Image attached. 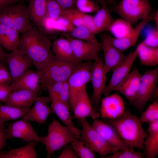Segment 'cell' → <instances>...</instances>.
Listing matches in <instances>:
<instances>
[{"label":"cell","mask_w":158,"mask_h":158,"mask_svg":"<svg viewBox=\"0 0 158 158\" xmlns=\"http://www.w3.org/2000/svg\"><path fill=\"white\" fill-rule=\"evenodd\" d=\"M11 92L10 84H0V102H3Z\"/></svg>","instance_id":"cell-47"},{"label":"cell","mask_w":158,"mask_h":158,"mask_svg":"<svg viewBox=\"0 0 158 158\" xmlns=\"http://www.w3.org/2000/svg\"><path fill=\"white\" fill-rule=\"evenodd\" d=\"M39 142L34 140L26 145L12 149L6 152H0V158H35L37 155L35 147Z\"/></svg>","instance_id":"cell-30"},{"label":"cell","mask_w":158,"mask_h":158,"mask_svg":"<svg viewBox=\"0 0 158 158\" xmlns=\"http://www.w3.org/2000/svg\"><path fill=\"white\" fill-rule=\"evenodd\" d=\"M147 0H121L113 11L131 24L147 17L152 11Z\"/></svg>","instance_id":"cell-6"},{"label":"cell","mask_w":158,"mask_h":158,"mask_svg":"<svg viewBox=\"0 0 158 158\" xmlns=\"http://www.w3.org/2000/svg\"><path fill=\"white\" fill-rule=\"evenodd\" d=\"M78 64L60 60L53 54L36 67L41 85L46 88L54 82L67 80Z\"/></svg>","instance_id":"cell-3"},{"label":"cell","mask_w":158,"mask_h":158,"mask_svg":"<svg viewBox=\"0 0 158 158\" xmlns=\"http://www.w3.org/2000/svg\"><path fill=\"white\" fill-rule=\"evenodd\" d=\"M152 19V17L148 16L141 21L134 28L127 36L122 38H117L108 35L111 44L120 51L123 52L126 49L133 47L136 43L143 29Z\"/></svg>","instance_id":"cell-20"},{"label":"cell","mask_w":158,"mask_h":158,"mask_svg":"<svg viewBox=\"0 0 158 158\" xmlns=\"http://www.w3.org/2000/svg\"><path fill=\"white\" fill-rule=\"evenodd\" d=\"M102 158H142L143 157V153L140 150L135 151L121 150L109 155L100 157Z\"/></svg>","instance_id":"cell-40"},{"label":"cell","mask_w":158,"mask_h":158,"mask_svg":"<svg viewBox=\"0 0 158 158\" xmlns=\"http://www.w3.org/2000/svg\"><path fill=\"white\" fill-rule=\"evenodd\" d=\"M92 126L112 146L119 150H134L128 146L121 138L116 130L110 126L97 119L94 120Z\"/></svg>","instance_id":"cell-17"},{"label":"cell","mask_w":158,"mask_h":158,"mask_svg":"<svg viewBox=\"0 0 158 158\" xmlns=\"http://www.w3.org/2000/svg\"><path fill=\"white\" fill-rule=\"evenodd\" d=\"M17 30L4 25L0 24V44L8 51L17 48L20 36Z\"/></svg>","instance_id":"cell-28"},{"label":"cell","mask_w":158,"mask_h":158,"mask_svg":"<svg viewBox=\"0 0 158 158\" xmlns=\"http://www.w3.org/2000/svg\"><path fill=\"white\" fill-rule=\"evenodd\" d=\"M5 133L7 139L16 138L28 142L34 140L40 142V137L26 119L21 118L9 123L6 127Z\"/></svg>","instance_id":"cell-13"},{"label":"cell","mask_w":158,"mask_h":158,"mask_svg":"<svg viewBox=\"0 0 158 158\" xmlns=\"http://www.w3.org/2000/svg\"><path fill=\"white\" fill-rule=\"evenodd\" d=\"M30 109L3 104L0 102V120L5 122L22 118Z\"/></svg>","instance_id":"cell-33"},{"label":"cell","mask_w":158,"mask_h":158,"mask_svg":"<svg viewBox=\"0 0 158 158\" xmlns=\"http://www.w3.org/2000/svg\"><path fill=\"white\" fill-rule=\"evenodd\" d=\"M75 4L77 9L82 13H96L100 7L90 0H76Z\"/></svg>","instance_id":"cell-39"},{"label":"cell","mask_w":158,"mask_h":158,"mask_svg":"<svg viewBox=\"0 0 158 158\" xmlns=\"http://www.w3.org/2000/svg\"><path fill=\"white\" fill-rule=\"evenodd\" d=\"M58 31L64 33L70 31L75 27L68 20L62 17H60L56 20Z\"/></svg>","instance_id":"cell-44"},{"label":"cell","mask_w":158,"mask_h":158,"mask_svg":"<svg viewBox=\"0 0 158 158\" xmlns=\"http://www.w3.org/2000/svg\"><path fill=\"white\" fill-rule=\"evenodd\" d=\"M6 64L13 82L34 65L31 59L17 48L6 54Z\"/></svg>","instance_id":"cell-12"},{"label":"cell","mask_w":158,"mask_h":158,"mask_svg":"<svg viewBox=\"0 0 158 158\" xmlns=\"http://www.w3.org/2000/svg\"><path fill=\"white\" fill-rule=\"evenodd\" d=\"M137 48V57H138L141 64L150 66L158 64V47H149L142 42Z\"/></svg>","instance_id":"cell-31"},{"label":"cell","mask_w":158,"mask_h":158,"mask_svg":"<svg viewBox=\"0 0 158 158\" xmlns=\"http://www.w3.org/2000/svg\"><path fill=\"white\" fill-rule=\"evenodd\" d=\"M158 100V86H156L152 95L150 100H153V101H157Z\"/></svg>","instance_id":"cell-53"},{"label":"cell","mask_w":158,"mask_h":158,"mask_svg":"<svg viewBox=\"0 0 158 158\" xmlns=\"http://www.w3.org/2000/svg\"><path fill=\"white\" fill-rule=\"evenodd\" d=\"M97 0V1H98V0Z\"/></svg>","instance_id":"cell-56"},{"label":"cell","mask_w":158,"mask_h":158,"mask_svg":"<svg viewBox=\"0 0 158 158\" xmlns=\"http://www.w3.org/2000/svg\"><path fill=\"white\" fill-rule=\"evenodd\" d=\"M51 45L49 39L40 29L33 26L21 33L17 48L31 59L36 68L53 54L50 49Z\"/></svg>","instance_id":"cell-2"},{"label":"cell","mask_w":158,"mask_h":158,"mask_svg":"<svg viewBox=\"0 0 158 158\" xmlns=\"http://www.w3.org/2000/svg\"><path fill=\"white\" fill-rule=\"evenodd\" d=\"M152 19L154 20L156 26V29H158V10L157 9L154 13L152 16Z\"/></svg>","instance_id":"cell-54"},{"label":"cell","mask_w":158,"mask_h":158,"mask_svg":"<svg viewBox=\"0 0 158 158\" xmlns=\"http://www.w3.org/2000/svg\"><path fill=\"white\" fill-rule=\"evenodd\" d=\"M93 107L87 92L84 87L78 95L75 105L72 109L74 115L78 120L90 117L93 120L100 116L99 112Z\"/></svg>","instance_id":"cell-16"},{"label":"cell","mask_w":158,"mask_h":158,"mask_svg":"<svg viewBox=\"0 0 158 158\" xmlns=\"http://www.w3.org/2000/svg\"><path fill=\"white\" fill-rule=\"evenodd\" d=\"M106 75L103 70V62L99 57L92 63L90 80L93 88V93L90 100L93 107L99 110L102 97L106 86Z\"/></svg>","instance_id":"cell-9"},{"label":"cell","mask_w":158,"mask_h":158,"mask_svg":"<svg viewBox=\"0 0 158 158\" xmlns=\"http://www.w3.org/2000/svg\"><path fill=\"white\" fill-rule=\"evenodd\" d=\"M142 42L147 46L158 47V29H152L148 31Z\"/></svg>","instance_id":"cell-41"},{"label":"cell","mask_w":158,"mask_h":158,"mask_svg":"<svg viewBox=\"0 0 158 158\" xmlns=\"http://www.w3.org/2000/svg\"><path fill=\"white\" fill-rule=\"evenodd\" d=\"M51 46L53 53L58 59L76 64L82 62L75 58L71 44L66 38L57 39L53 42Z\"/></svg>","instance_id":"cell-24"},{"label":"cell","mask_w":158,"mask_h":158,"mask_svg":"<svg viewBox=\"0 0 158 158\" xmlns=\"http://www.w3.org/2000/svg\"><path fill=\"white\" fill-rule=\"evenodd\" d=\"M38 93L30 90L21 89L11 91L4 101L6 105L30 109L35 103Z\"/></svg>","instance_id":"cell-22"},{"label":"cell","mask_w":158,"mask_h":158,"mask_svg":"<svg viewBox=\"0 0 158 158\" xmlns=\"http://www.w3.org/2000/svg\"><path fill=\"white\" fill-rule=\"evenodd\" d=\"M76 139L70 128L54 119L48 126L47 135L40 137V142L45 145L46 157L49 158L55 152L70 144Z\"/></svg>","instance_id":"cell-4"},{"label":"cell","mask_w":158,"mask_h":158,"mask_svg":"<svg viewBox=\"0 0 158 158\" xmlns=\"http://www.w3.org/2000/svg\"><path fill=\"white\" fill-rule=\"evenodd\" d=\"M137 47L133 52L129 54L127 57L113 71L109 84L106 86L103 93L105 96L109 95L111 92L114 91L116 87L129 73L137 57Z\"/></svg>","instance_id":"cell-15"},{"label":"cell","mask_w":158,"mask_h":158,"mask_svg":"<svg viewBox=\"0 0 158 158\" xmlns=\"http://www.w3.org/2000/svg\"><path fill=\"white\" fill-rule=\"evenodd\" d=\"M99 110L102 118L112 119L121 116L126 110L123 100L117 93L106 96L101 99Z\"/></svg>","instance_id":"cell-14"},{"label":"cell","mask_w":158,"mask_h":158,"mask_svg":"<svg viewBox=\"0 0 158 158\" xmlns=\"http://www.w3.org/2000/svg\"><path fill=\"white\" fill-rule=\"evenodd\" d=\"M63 9L74 8L76 0H55Z\"/></svg>","instance_id":"cell-50"},{"label":"cell","mask_w":158,"mask_h":158,"mask_svg":"<svg viewBox=\"0 0 158 158\" xmlns=\"http://www.w3.org/2000/svg\"><path fill=\"white\" fill-rule=\"evenodd\" d=\"M50 102L49 97L37 96L33 107L21 118L36 122L39 126L45 123L49 116L53 112L48 105Z\"/></svg>","instance_id":"cell-19"},{"label":"cell","mask_w":158,"mask_h":158,"mask_svg":"<svg viewBox=\"0 0 158 158\" xmlns=\"http://www.w3.org/2000/svg\"><path fill=\"white\" fill-rule=\"evenodd\" d=\"M6 54L0 44V62L6 65Z\"/></svg>","instance_id":"cell-52"},{"label":"cell","mask_w":158,"mask_h":158,"mask_svg":"<svg viewBox=\"0 0 158 158\" xmlns=\"http://www.w3.org/2000/svg\"><path fill=\"white\" fill-rule=\"evenodd\" d=\"M115 0H107L106 1V3L107 4H108L111 3Z\"/></svg>","instance_id":"cell-55"},{"label":"cell","mask_w":158,"mask_h":158,"mask_svg":"<svg viewBox=\"0 0 158 158\" xmlns=\"http://www.w3.org/2000/svg\"><path fill=\"white\" fill-rule=\"evenodd\" d=\"M82 125L80 140L84 142L94 152L101 157L113 154L119 150L109 144L86 120H78Z\"/></svg>","instance_id":"cell-7"},{"label":"cell","mask_w":158,"mask_h":158,"mask_svg":"<svg viewBox=\"0 0 158 158\" xmlns=\"http://www.w3.org/2000/svg\"><path fill=\"white\" fill-rule=\"evenodd\" d=\"M20 0H0V10L7 6L16 4Z\"/></svg>","instance_id":"cell-51"},{"label":"cell","mask_w":158,"mask_h":158,"mask_svg":"<svg viewBox=\"0 0 158 158\" xmlns=\"http://www.w3.org/2000/svg\"><path fill=\"white\" fill-rule=\"evenodd\" d=\"M6 128L5 122L0 120V151L4 147L6 143Z\"/></svg>","instance_id":"cell-49"},{"label":"cell","mask_w":158,"mask_h":158,"mask_svg":"<svg viewBox=\"0 0 158 158\" xmlns=\"http://www.w3.org/2000/svg\"><path fill=\"white\" fill-rule=\"evenodd\" d=\"M92 60L81 62L78 64L67 81L70 89L69 102L72 110L79 92L91 79Z\"/></svg>","instance_id":"cell-8"},{"label":"cell","mask_w":158,"mask_h":158,"mask_svg":"<svg viewBox=\"0 0 158 158\" xmlns=\"http://www.w3.org/2000/svg\"><path fill=\"white\" fill-rule=\"evenodd\" d=\"M157 84L141 80L136 98L135 101L130 104L140 114L143 111L147 102L150 100Z\"/></svg>","instance_id":"cell-27"},{"label":"cell","mask_w":158,"mask_h":158,"mask_svg":"<svg viewBox=\"0 0 158 158\" xmlns=\"http://www.w3.org/2000/svg\"><path fill=\"white\" fill-rule=\"evenodd\" d=\"M73 150L78 158H94L95 152L84 142L76 139L71 144Z\"/></svg>","instance_id":"cell-36"},{"label":"cell","mask_w":158,"mask_h":158,"mask_svg":"<svg viewBox=\"0 0 158 158\" xmlns=\"http://www.w3.org/2000/svg\"><path fill=\"white\" fill-rule=\"evenodd\" d=\"M49 97L51 99V108L52 112L57 116L65 126L71 130L77 138L79 139L81 130L76 127L73 123L70 114L71 109L57 98Z\"/></svg>","instance_id":"cell-21"},{"label":"cell","mask_w":158,"mask_h":158,"mask_svg":"<svg viewBox=\"0 0 158 158\" xmlns=\"http://www.w3.org/2000/svg\"><path fill=\"white\" fill-rule=\"evenodd\" d=\"M104 119L102 121L111 126L129 147L138 150H144L143 142L148 135L139 118L128 108L117 118Z\"/></svg>","instance_id":"cell-1"},{"label":"cell","mask_w":158,"mask_h":158,"mask_svg":"<svg viewBox=\"0 0 158 158\" xmlns=\"http://www.w3.org/2000/svg\"><path fill=\"white\" fill-rule=\"evenodd\" d=\"M83 26L89 29L94 34L97 33L94 23L93 17L92 16L85 14Z\"/></svg>","instance_id":"cell-48"},{"label":"cell","mask_w":158,"mask_h":158,"mask_svg":"<svg viewBox=\"0 0 158 158\" xmlns=\"http://www.w3.org/2000/svg\"><path fill=\"white\" fill-rule=\"evenodd\" d=\"M27 7L21 2L5 7L0 10V24L23 33L33 26L27 12Z\"/></svg>","instance_id":"cell-5"},{"label":"cell","mask_w":158,"mask_h":158,"mask_svg":"<svg viewBox=\"0 0 158 158\" xmlns=\"http://www.w3.org/2000/svg\"><path fill=\"white\" fill-rule=\"evenodd\" d=\"M107 0H98L101 7L93 17L94 23L97 33L105 31L108 26L114 20L107 7Z\"/></svg>","instance_id":"cell-29"},{"label":"cell","mask_w":158,"mask_h":158,"mask_svg":"<svg viewBox=\"0 0 158 158\" xmlns=\"http://www.w3.org/2000/svg\"><path fill=\"white\" fill-rule=\"evenodd\" d=\"M64 35L70 43L77 60L82 62L95 61L99 59L102 49L100 43H93L75 38L65 34Z\"/></svg>","instance_id":"cell-10"},{"label":"cell","mask_w":158,"mask_h":158,"mask_svg":"<svg viewBox=\"0 0 158 158\" xmlns=\"http://www.w3.org/2000/svg\"><path fill=\"white\" fill-rule=\"evenodd\" d=\"M64 34L78 39L93 43H99L95 34L84 26L75 27L71 31Z\"/></svg>","instance_id":"cell-34"},{"label":"cell","mask_w":158,"mask_h":158,"mask_svg":"<svg viewBox=\"0 0 158 158\" xmlns=\"http://www.w3.org/2000/svg\"><path fill=\"white\" fill-rule=\"evenodd\" d=\"M102 49L103 52L104 63L103 70L107 74L113 71L128 56L115 47L110 41L108 35L105 33L100 34Z\"/></svg>","instance_id":"cell-11"},{"label":"cell","mask_w":158,"mask_h":158,"mask_svg":"<svg viewBox=\"0 0 158 158\" xmlns=\"http://www.w3.org/2000/svg\"><path fill=\"white\" fill-rule=\"evenodd\" d=\"M11 91L25 89L38 93L40 88L39 76L37 72L27 71L10 84Z\"/></svg>","instance_id":"cell-23"},{"label":"cell","mask_w":158,"mask_h":158,"mask_svg":"<svg viewBox=\"0 0 158 158\" xmlns=\"http://www.w3.org/2000/svg\"><path fill=\"white\" fill-rule=\"evenodd\" d=\"M85 14L74 8L63 9L60 17L68 20L75 27L83 26Z\"/></svg>","instance_id":"cell-35"},{"label":"cell","mask_w":158,"mask_h":158,"mask_svg":"<svg viewBox=\"0 0 158 158\" xmlns=\"http://www.w3.org/2000/svg\"><path fill=\"white\" fill-rule=\"evenodd\" d=\"M6 65L0 62V84L6 83L10 84L12 82L11 75Z\"/></svg>","instance_id":"cell-43"},{"label":"cell","mask_w":158,"mask_h":158,"mask_svg":"<svg viewBox=\"0 0 158 158\" xmlns=\"http://www.w3.org/2000/svg\"><path fill=\"white\" fill-rule=\"evenodd\" d=\"M131 24L123 19L114 20L107 28L105 31L110 32L114 37L120 38L129 35L133 29Z\"/></svg>","instance_id":"cell-32"},{"label":"cell","mask_w":158,"mask_h":158,"mask_svg":"<svg viewBox=\"0 0 158 158\" xmlns=\"http://www.w3.org/2000/svg\"><path fill=\"white\" fill-rule=\"evenodd\" d=\"M142 75L138 70L134 68L116 87V91L122 94L130 104L135 100L141 83Z\"/></svg>","instance_id":"cell-18"},{"label":"cell","mask_w":158,"mask_h":158,"mask_svg":"<svg viewBox=\"0 0 158 158\" xmlns=\"http://www.w3.org/2000/svg\"><path fill=\"white\" fill-rule=\"evenodd\" d=\"M58 158H78L73 150L70 144L65 146L60 154L57 157Z\"/></svg>","instance_id":"cell-46"},{"label":"cell","mask_w":158,"mask_h":158,"mask_svg":"<svg viewBox=\"0 0 158 158\" xmlns=\"http://www.w3.org/2000/svg\"><path fill=\"white\" fill-rule=\"evenodd\" d=\"M46 0H30L27 12L30 20L39 29L47 16Z\"/></svg>","instance_id":"cell-26"},{"label":"cell","mask_w":158,"mask_h":158,"mask_svg":"<svg viewBox=\"0 0 158 158\" xmlns=\"http://www.w3.org/2000/svg\"><path fill=\"white\" fill-rule=\"evenodd\" d=\"M47 16L56 20L61 15L63 9L55 0H46Z\"/></svg>","instance_id":"cell-38"},{"label":"cell","mask_w":158,"mask_h":158,"mask_svg":"<svg viewBox=\"0 0 158 158\" xmlns=\"http://www.w3.org/2000/svg\"><path fill=\"white\" fill-rule=\"evenodd\" d=\"M149 124V135L143 142V157L154 158L158 154V120Z\"/></svg>","instance_id":"cell-25"},{"label":"cell","mask_w":158,"mask_h":158,"mask_svg":"<svg viewBox=\"0 0 158 158\" xmlns=\"http://www.w3.org/2000/svg\"><path fill=\"white\" fill-rule=\"evenodd\" d=\"M63 82L64 81L55 82L48 85L46 88L48 90L49 96L58 98L62 88Z\"/></svg>","instance_id":"cell-45"},{"label":"cell","mask_w":158,"mask_h":158,"mask_svg":"<svg viewBox=\"0 0 158 158\" xmlns=\"http://www.w3.org/2000/svg\"><path fill=\"white\" fill-rule=\"evenodd\" d=\"M141 114L139 118L142 124L158 120V101H153Z\"/></svg>","instance_id":"cell-37"},{"label":"cell","mask_w":158,"mask_h":158,"mask_svg":"<svg viewBox=\"0 0 158 158\" xmlns=\"http://www.w3.org/2000/svg\"><path fill=\"white\" fill-rule=\"evenodd\" d=\"M58 98L66 104L71 110L69 102L70 89L67 80L64 81Z\"/></svg>","instance_id":"cell-42"}]
</instances>
